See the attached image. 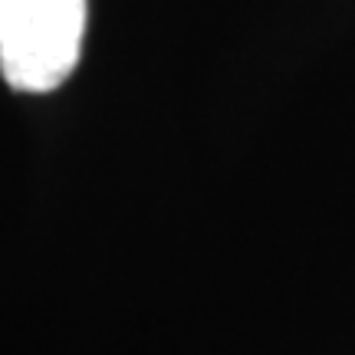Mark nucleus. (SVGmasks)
Returning <instances> with one entry per match:
<instances>
[{
	"label": "nucleus",
	"mask_w": 355,
	"mask_h": 355,
	"mask_svg": "<svg viewBox=\"0 0 355 355\" xmlns=\"http://www.w3.org/2000/svg\"><path fill=\"white\" fill-rule=\"evenodd\" d=\"M86 0H0V73L20 92H50L79 63Z\"/></svg>",
	"instance_id": "nucleus-1"
}]
</instances>
